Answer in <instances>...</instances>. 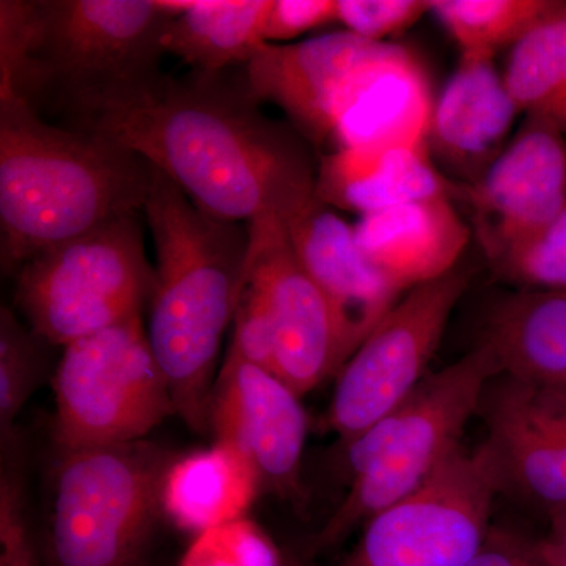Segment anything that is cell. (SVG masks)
Returning <instances> with one entry per match:
<instances>
[{"label":"cell","mask_w":566,"mask_h":566,"mask_svg":"<svg viewBox=\"0 0 566 566\" xmlns=\"http://www.w3.org/2000/svg\"><path fill=\"white\" fill-rule=\"evenodd\" d=\"M259 104L243 80L167 74L87 132L139 155L208 214L251 222L266 211L285 214L316 188L304 137Z\"/></svg>","instance_id":"cell-1"},{"label":"cell","mask_w":566,"mask_h":566,"mask_svg":"<svg viewBox=\"0 0 566 566\" xmlns=\"http://www.w3.org/2000/svg\"><path fill=\"white\" fill-rule=\"evenodd\" d=\"M164 0H2L0 88L87 132L161 84Z\"/></svg>","instance_id":"cell-2"},{"label":"cell","mask_w":566,"mask_h":566,"mask_svg":"<svg viewBox=\"0 0 566 566\" xmlns=\"http://www.w3.org/2000/svg\"><path fill=\"white\" fill-rule=\"evenodd\" d=\"M142 212L156 252L148 340L177 416L205 433L223 337L248 275L249 222L223 221L200 210L153 166Z\"/></svg>","instance_id":"cell-3"},{"label":"cell","mask_w":566,"mask_h":566,"mask_svg":"<svg viewBox=\"0 0 566 566\" xmlns=\"http://www.w3.org/2000/svg\"><path fill=\"white\" fill-rule=\"evenodd\" d=\"M243 69L253 98L281 107L326 155L375 144L427 145L430 81L415 52L400 44L326 33L263 44Z\"/></svg>","instance_id":"cell-4"},{"label":"cell","mask_w":566,"mask_h":566,"mask_svg":"<svg viewBox=\"0 0 566 566\" xmlns=\"http://www.w3.org/2000/svg\"><path fill=\"white\" fill-rule=\"evenodd\" d=\"M151 166L96 133L46 120L0 88V263L3 274L52 245L144 211Z\"/></svg>","instance_id":"cell-5"},{"label":"cell","mask_w":566,"mask_h":566,"mask_svg":"<svg viewBox=\"0 0 566 566\" xmlns=\"http://www.w3.org/2000/svg\"><path fill=\"white\" fill-rule=\"evenodd\" d=\"M501 376L485 344L424 376L390 415L346 442L352 485L312 551L344 543L379 512L422 488L461 447L465 424L479 412L488 385Z\"/></svg>","instance_id":"cell-6"},{"label":"cell","mask_w":566,"mask_h":566,"mask_svg":"<svg viewBox=\"0 0 566 566\" xmlns=\"http://www.w3.org/2000/svg\"><path fill=\"white\" fill-rule=\"evenodd\" d=\"M175 458L147 439L59 452L48 566H145Z\"/></svg>","instance_id":"cell-7"},{"label":"cell","mask_w":566,"mask_h":566,"mask_svg":"<svg viewBox=\"0 0 566 566\" xmlns=\"http://www.w3.org/2000/svg\"><path fill=\"white\" fill-rule=\"evenodd\" d=\"M14 303L29 327L66 346L142 315L155 290L140 211L40 252L14 274Z\"/></svg>","instance_id":"cell-8"},{"label":"cell","mask_w":566,"mask_h":566,"mask_svg":"<svg viewBox=\"0 0 566 566\" xmlns=\"http://www.w3.org/2000/svg\"><path fill=\"white\" fill-rule=\"evenodd\" d=\"M52 389L59 452L144 441L177 415L142 315L63 346Z\"/></svg>","instance_id":"cell-9"},{"label":"cell","mask_w":566,"mask_h":566,"mask_svg":"<svg viewBox=\"0 0 566 566\" xmlns=\"http://www.w3.org/2000/svg\"><path fill=\"white\" fill-rule=\"evenodd\" d=\"M499 493L488 442L460 447L422 488L368 520L338 566H468L493 527Z\"/></svg>","instance_id":"cell-10"},{"label":"cell","mask_w":566,"mask_h":566,"mask_svg":"<svg viewBox=\"0 0 566 566\" xmlns=\"http://www.w3.org/2000/svg\"><path fill=\"white\" fill-rule=\"evenodd\" d=\"M468 286L469 273L457 268L408 290L346 360L324 419L342 444L390 415L423 381Z\"/></svg>","instance_id":"cell-11"},{"label":"cell","mask_w":566,"mask_h":566,"mask_svg":"<svg viewBox=\"0 0 566 566\" xmlns=\"http://www.w3.org/2000/svg\"><path fill=\"white\" fill-rule=\"evenodd\" d=\"M245 289L255 297L271 344V374L303 397L345 365L329 305L304 270L282 216L249 222Z\"/></svg>","instance_id":"cell-12"},{"label":"cell","mask_w":566,"mask_h":566,"mask_svg":"<svg viewBox=\"0 0 566 566\" xmlns=\"http://www.w3.org/2000/svg\"><path fill=\"white\" fill-rule=\"evenodd\" d=\"M458 196L471 207L476 240L495 270L566 210V134L526 117L482 180L460 186Z\"/></svg>","instance_id":"cell-13"},{"label":"cell","mask_w":566,"mask_h":566,"mask_svg":"<svg viewBox=\"0 0 566 566\" xmlns=\"http://www.w3.org/2000/svg\"><path fill=\"white\" fill-rule=\"evenodd\" d=\"M210 430L240 449L259 474L262 493L300 506L308 419L301 397L279 376L227 349L212 389Z\"/></svg>","instance_id":"cell-14"},{"label":"cell","mask_w":566,"mask_h":566,"mask_svg":"<svg viewBox=\"0 0 566 566\" xmlns=\"http://www.w3.org/2000/svg\"><path fill=\"white\" fill-rule=\"evenodd\" d=\"M479 412L502 491H513L546 516L566 509V390L495 376Z\"/></svg>","instance_id":"cell-15"},{"label":"cell","mask_w":566,"mask_h":566,"mask_svg":"<svg viewBox=\"0 0 566 566\" xmlns=\"http://www.w3.org/2000/svg\"><path fill=\"white\" fill-rule=\"evenodd\" d=\"M282 219L297 259L329 305L346 364L401 293L368 262L354 226L316 193Z\"/></svg>","instance_id":"cell-16"},{"label":"cell","mask_w":566,"mask_h":566,"mask_svg":"<svg viewBox=\"0 0 566 566\" xmlns=\"http://www.w3.org/2000/svg\"><path fill=\"white\" fill-rule=\"evenodd\" d=\"M520 115L494 59L461 55L431 111V161L455 178V185H475L512 140Z\"/></svg>","instance_id":"cell-17"},{"label":"cell","mask_w":566,"mask_h":566,"mask_svg":"<svg viewBox=\"0 0 566 566\" xmlns=\"http://www.w3.org/2000/svg\"><path fill=\"white\" fill-rule=\"evenodd\" d=\"M354 232L368 262L401 294L457 270L472 234L450 197L360 216Z\"/></svg>","instance_id":"cell-18"},{"label":"cell","mask_w":566,"mask_h":566,"mask_svg":"<svg viewBox=\"0 0 566 566\" xmlns=\"http://www.w3.org/2000/svg\"><path fill=\"white\" fill-rule=\"evenodd\" d=\"M315 193L327 207L365 216L416 200L453 199L460 186L436 167L427 145L375 144L324 155Z\"/></svg>","instance_id":"cell-19"},{"label":"cell","mask_w":566,"mask_h":566,"mask_svg":"<svg viewBox=\"0 0 566 566\" xmlns=\"http://www.w3.org/2000/svg\"><path fill=\"white\" fill-rule=\"evenodd\" d=\"M262 493L252 461L229 442L177 457L163 490L164 516L180 531L208 528L245 517Z\"/></svg>","instance_id":"cell-20"},{"label":"cell","mask_w":566,"mask_h":566,"mask_svg":"<svg viewBox=\"0 0 566 566\" xmlns=\"http://www.w3.org/2000/svg\"><path fill=\"white\" fill-rule=\"evenodd\" d=\"M482 344L501 375L566 390V293L516 290L495 308Z\"/></svg>","instance_id":"cell-21"},{"label":"cell","mask_w":566,"mask_h":566,"mask_svg":"<svg viewBox=\"0 0 566 566\" xmlns=\"http://www.w3.org/2000/svg\"><path fill=\"white\" fill-rule=\"evenodd\" d=\"M271 0H164L175 17L163 36L172 54L200 77H219L244 66L263 46Z\"/></svg>","instance_id":"cell-22"},{"label":"cell","mask_w":566,"mask_h":566,"mask_svg":"<svg viewBox=\"0 0 566 566\" xmlns=\"http://www.w3.org/2000/svg\"><path fill=\"white\" fill-rule=\"evenodd\" d=\"M506 88L524 117H538L566 134V0H554L512 48Z\"/></svg>","instance_id":"cell-23"},{"label":"cell","mask_w":566,"mask_h":566,"mask_svg":"<svg viewBox=\"0 0 566 566\" xmlns=\"http://www.w3.org/2000/svg\"><path fill=\"white\" fill-rule=\"evenodd\" d=\"M554 0H430L433 13L460 46L461 55L494 59L553 9Z\"/></svg>","instance_id":"cell-24"},{"label":"cell","mask_w":566,"mask_h":566,"mask_svg":"<svg viewBox=\"0 0 566 566\" xmlns=\"http://www.w3.org/2000/svg\"><path fill=\"white\" fill-rule=\"evenodd\" d=\"M39 334L22 324L9 307L0 311V434L9 444L14 420L44 375Z\"/></svg>","instance_id":"cell-25"},{"label":"cell","mask_w":566,"mask_h":566,"mask_svg":"<svg viewBox=\"0 0 566 566\" xmlns=\"http://www.w3.org/2000/svg\"><path fill=\"white\" fill-rule=\"evenodd\" d=\"M178 566H282V553L259 524L241 517L197 535Z\"/></svg>","instance_id":"cell-26"},{"label":"cell","mask_w":566,"mask_h":566,"mask_svg":"<svg viewBox=\"0 0 566 566\" xmlns=\"http://www.w3.org/2000/svg\"><path fill=\"white\" fill-rule=\"evenodd\" d=\"M494 273L520 292L566 293V210Z\"/></svg>","instance_id":"cell-27"},{"label":"cell","mask_w":566,"mask_h":566,"mask_svg":"<svg viewBox=\"0 0 566 566\" xmlns=\"http://www.w3.org/2000/svg\"><path fill=\"white\" fill-rule=\"evenodd\" d=\"M430 13V0H337V22L345 31L370 41H385Z\"/></svg>","instance_id":"cell-28"},{"label":"cell","mask_w":566,"mask_h":566,"mask_svg":"<svg viewBox=\"0 0 566 566\" xmlns=\"http://www.w3.org/2000/svg\"><path fill=\"white\" fill-rule=\"evenodd\" d=\"M0 566H39L20 474L11 468L2 469L0 480Z\"/></svg>","instance_id":"cell-29"},{"label":"cell","mask_w":566,"mask_h":566,"mask_svg":"<svg viewBox=\"0 0 566 566\" xmlns=\"http://www.w3.org/2000/svg\"><path fill=\"white\" fill-rule=\"evenodd\" d=\"M334 21L337 22V0H271L263 41L281 44Z\"/></svg>","instance_id":"cell-30"},{"label":"cell","mask_w":566,"mask_h":566,"mask_svg":"<svg viewBox=\"0 0 566 566\" xmlns=\"http://www.w3.org/2000/svg\"><path fill=\"white\" fill-rule=\"evenodd\" d=\"M468 566H547L535 538L491 527L485 543Z\"/></svg>","instance_id":"cell-31"},{"label":"cell","mask_w":566,"mask_h":566,"mask_svg":"<svg viewBox=\"0 0 566 566\" xmlns=\"http://www.w3.org/2000/svg\"><path fill=\"white\" fill-rule=\"evenodd\" d=\"M546 534L535 538L547 566H566V509L547 515Z\"/></svg>","instance_id":"cell-32"},{"label":"cell","mask_w":566,"mask_h":566,"mask_svg":"<svg viewBox=\"0 0 566 566\" xmlns=\"http://www.w3.org/2000/svg\"><path fill=\"white\" fill-rule=\"evenodd\" d=\"M282 566H315L293 553H282Z\"/></svg>","instance_id":"cell-33"}]
</instances>
